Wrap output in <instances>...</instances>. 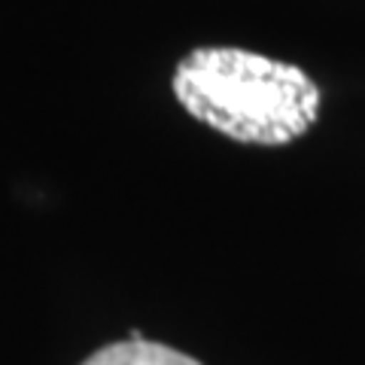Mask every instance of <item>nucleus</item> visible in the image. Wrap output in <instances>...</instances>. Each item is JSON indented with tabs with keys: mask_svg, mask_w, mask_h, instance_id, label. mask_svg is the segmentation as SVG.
Returning <instances> with one entry per match:
<instances>
[{
	"mask_svg": "<svg viewBox=\"0 0 365 365\" xmlns=\"http://www.w3.org/2000/svg\"><path fill=\"white\" fill-rule=\"evenodd\" d=\"M174 95L198 122L237 143L283 146L317 122L319 88L295 64L207 46L177 64Z\"/></svg>",
	"mask_w": 365,
	"mask_h": 365,
	"instance_id": "nucleus-1",
	"label": "nucleus"
},
{
	"mask_svg": "<svg viewBox=\"0 0 365 365\" xmlns=\"http://www.w3.org/2000/svg\"><path fill=\"white\" fill-rule=\"evenodd\" d=\"M79 365H201V362L174 350V347H168V344H155V341L143 338V341L107 344Z\"/></svg>",
	"mask_w": 365,
	"mask_h": 365,
	"instance_id": "nucleus-2",
	"label": "nucleus"
}]
</instances>
